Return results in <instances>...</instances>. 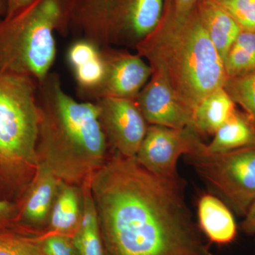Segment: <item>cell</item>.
<instances>
[{"label": "cell", "instance_id": "6da1fadb", "mask_svg": "<svg viewBox=\"0 0 255 255\" xmlns=\"http://www.w3.org/2000/svg\"><path fill=\"white\" fill-rule=\"evenodd\" d=\"M105 255H214L196 226L182 182L116 153L89 179Z\"/></svg>", "mask_w": 255, "mask_h": 255}, {"label": "cell", "instance_id": "7a4b0ae2", "mask_svg": "<svg viewBox=\"0 0 255 255\" xmlns=\"http://www.w3.org/2000/svg\"><path fill=\"white\" fill-rule=\"evenodd\" d=\"M38 102L40 161L61 180L82 184L107 159L98 106L70 97L59 75L52 73L38 84Z\"/></svg>", "mask_w": 255, "mask_h": 255}, {"label": "cell", "instance_id": "3957f363", "mask_svg": "<svg viewBox=\"0 0 255 255\" xmlns=\"http://www.w3.org/2000/svg\"><path fill=\"white\" fill-rule=\"evenodd\" d=\"M152 69L164 74L179 100L194 113L204 97L224 87V63L201 22L197 7L182 21H159L135 46Z\"/></svg>", "mask_w": 255, "mask_h": 255}, {"label": "cell", "instance_id": "277c9868", "mask_svg": "<svg viewBox=\"0 0 255 255\" xmlns=\"http://www.w3.org/2000/svg\"><path fill=\"white\" fill-rule=\"evenodd\" d=\"M40 111L38 82L0 72V199L21 198L36 173Z\"/></svg>", "mask_w": 255, "mask_h": 255}, {"label": "cell", "instance_id": "5b68a950", "mask_svg": "<svg viewBox=\"0 0 255 255\" xmlns=\"http://www.w3.org/2000/svg\"><path fill=\"white\" fill-rule=\"evenodd\" d=\"M75 0H34L16 14L0 18V72L41 83L57 55L55 33H68Z\"/></svg>", "mask_w": 255, "mask_h": 255}, {"label": "cell", "instance_id": "8992f818", "mask_svg": "<svg viewBox=\"0 0 255 255\" xmlns=\"http://www.w3.org/2000/svg\"><path fill=\"white\" fill-rule=\"evenodd\" d=\"M164 0H75L70 28L101 48L133 44L150 35Z\"/></svg>", "mask_w": 255, "mask_h": 255}, {"label": "cell", "instance_id": "52a82bcc", "mask_svg": "<svg viewBox=\"0 0 255 255\" xmlns=\"http://www.w3.org/2000/svg\"><path fill=\"white\" fill-rule=\"evenodd\" d=\"M203 180L236 214L245 216L255 200V145L211 152L203 143L187 155Z\"/></svg>", "mask_w": 255, "mask_h": 255}, {"label": "cell", "instance_id": "ba28073f", "mask_svg": "<svg viewBox=\"0 0 255 255\" xmlns=\"http://www.w3.org/2000/svg\"><path fill=\"white\" fill-rule=\"evenodd\" d=\"M203 142L192 127L172 128L150 125L135 159L151 173L168 180H179L177 162L182 155L200 148Z\"/></svg>", "mask_w": 255, "mask_h": 255}, {"label": "cell", "instance_id": "9c48e42d", "mask_svg": "<svg viewBox=\"0 0 255 255\" xmlns=\"http://www.w3.org/2000/svg\"><path fill=\"white\" fill-rule=\"evenodd\" d=\"M95 102L109 145L123 157H135L149 127L135 99L105 97Z\"/></svg>", "mask_w": 255, "mask_h": 255}, {"label": "cell", "instance_id": "30bf717a", "mask_svg": "<svg viewBox=\"0 0 255 255\" xmlns=\"http://www.w3.org/2000/svg\"><path fill=\"white\" fill-rule=\"evenodd\" d=\"M135 101L150 125L172 128H194L193 112L179 100L165 75L158 70L152 69L150 78Z\"/></svg>", "mask_w": 255, "mask_h": 255}, {"label": "cell", "instance_id": "8fae6325", "mask_svg": "<svg viewBox=\"0 0 255 255\" xmlns=\"http://www.w3.org/2000/svg\"><path fill=\"white\" fill-rule=\"evenodd\" d=\"M106 61L103 83L93 102L105 97L135 99L150 78L152 69L138 54L102 48Z\"/></svg>", "mask_w": 255, "mask_h": 255}, {"label": "cell", "instance_id": "7c38bea8", "mask_svg": "<svg viewBox=\"0 0 255 255\" xmlns=\"http://www.w3.org/2000/svg\"><path fill=\"white\" fill-rule=\"evenodd\" d=\"M60 180L46 163L40 161L33 179L16 202V223L37 227L48 223Z\"/></svg>", "mask_w": 255, "mask_h": 255}, {"label": "cell", "instance_id": "4fadbf2b", "mask_svg": "<svg viewBox=\"0 0 255 255\" xmlns=\"http://www.w3.org/2000/svg\"><path fill=\"white\" fill-rule=\"evenodd\" d=\"M67 58L73 70L79 97L85 102H93L106 74V61L102 48L91 41L81 38L68 48Z\"/></svg>", "mask_w": 255, "mask_h": 255}, {"label": "cell", "instance_id": "5bb4252c", "mask_svg": "<svg viewBox=\"0 0 255 255\" xmlns=\"http://www.w3.org/2000/svg\"><path fill=\"white\" fill-rule=\"evenodd\" d=\"M199 227L212 243L227 245L237 236L236 220L229 206L217 196L204 194L198 202Z\"/></svg>", "mask_w": 255, "mask_h": 255}, {"label": "cell", "instance_id": "9a60e30c", "mask_svg": "<svg viewBox=\"0 0 255 255\" xmlns=\"http://www.w3.org/2000/svg\"><path fill=\"white\" fill-rule=\"evenodd\" d=\"M197 10L210 39L224 63L228 52L243 30L215 0H199Z\"/></svg>", "mask_w": 255, "mask_h": 255}, {"label": "cell", "instance_id": "2e32d148", "mask_svg": "<svg viewBox=\"0 0 255 255\" xmlns=\"http://www.w3.org/2000/svg\"><path fill=\"white\" fill-rule=\"evenodd\" d=\"M82 214V189L76 184L60 180L48 220L50 231L58 234L73 235L79 227Z\"/></svg>", "mask_w": 255, "mask_h": 255}, {"label": "cell", "instance_id": "e0dca14e", "mask_svg": "<svg viewBox=\"0 0 255 255\" xmlns=\"http://www.w3.org/2000/svg\"><path fill=\"white\" fill-rule=\"evenodd\" d=\"M234 102L224 87L204 97L193 113V125L198 133L214 135L236 113Z\"/></svg>", "mask_w": 255, "mask_h": 255}, {"label": "cell", "instance_id": "ac0fdd59", "mask_svg": "<svg viewBox=\"0 0 255 255\" xmlns=\"http://www.w3.org/2000/svg\"><path fill=\"white\" fill-rule=\"evenodd\" d=\"M82 219L73 235L79 255H105L98 215L92 197L89 179L82 183Z\"/></svg>", "mask_w": 255, "mask_h": 255}, {"label": "cell", "instance_id": "d6986e66", "mask_svg": "<svg viewBox=\"0 0 255 255\" xmlns=\"http://www.w3.org/2000/svg\"><path fill=\"white\" fill-rule=\"evenodd\" d=\"M255 145V127L247 116L237 112L215 132L212 141L206 145L211 152H226Z\"/></svg>", "mask_w": 255, "mask_h": 255}, {"label": "cell", "instance_id": "ffe728a7", "mask_svg": "<svg viewBox=\"0 0 255 255\" xmlns=\"http://www.w3.org/2000/svg\"><path fill=\"white\" fill-rule=\"evenodd\" d=\"M228 78L255 73V31H242L224 62Z\"/></svg>", "mask_w": 255, "mask_h": 255}, {"label": "cell", "instance_id": "44dd1931", "mask_svg": "<svg viewBox=\"0 0 255 255\" xmlns=\"http://www.w3.org/2000/svg\"><path fill=\"white\" fill-rule=\"evenodd\" d=\"M233 102L246 111V116L255 127V73L236 78H228L224 85Z\"/></svg>", "mask_w": 255, "mask_h": 255}, {"label": "cell", "instance_id": "7402d4cb", "mask_svg": "<svg viewBox=\"0 0 255 255\" xmlns=\"http://www.w3.org/2000/svg\"><path fill=\"white\" fill-rule=\"evenodd\" d=\"M0 228V255H46L41 242L7 229Z\"/></svg>", "mask_w": 255, "mask_h": 255}, {"label": "cell", "instance_id": "603a6c76", "mask_svg": "<svg viewBox=\"0 0 255 255\" xmlns=\"http://www.w3.org/2000/svg\"><path fill=\"white\" fill-rule=\"evenodd\" d=\"M238 23L243 31H255V0H215Z\"/></svg>", "mask_w": 255, "mask_h": 255}, {"label": "cell", "instance_id": "cb8c5ba5", "mask_svg": "<svg viewBox=\"0 0 255 255\" xmlns=\"http://www.w3.org/2000/svg\"><path fill=\"white\" fill-rule=\"evenodd\" d=\"M199 1V0H164L160 21H178L185 19L196 9Z\"/></svg>", "mask_w": 255, "mask_h": 255}, {"label": "cell", "instance_id": "d4e9b609", "mask_svg": "<svg viewBox=\"0 0 255 255\" xmlns=\"http://www.w3.org/2000/svg\"><path fill=\"white\" fill-rule=\"evenodd\" d=\"M41 243L46 255H79L73 237L68 235L54 233Z\"/></svg>", "mask_w": 255, "mask_h": 255}, {"label": "cell", "instance_id": "484cf974", "mask_svg": "<svg viewBox=\"0 0 255 255\" xmlns=\"http://www.w3.org/2000/svg\"><path fill=\"white\" fill-rule=\"evenodd\" d=\"M18 214V208L16 202L0 199V228L15 224Z\"/></svg>", "mask_w": 255, "mask_h": 255}, {"label": "cell", "instance_id": "4316f807", "mask_svg": "<svg viewBox=\"0 0 255 255\" xmlns=\"http://www.w3.org/2000/svg\"><path fill=\"white\" fill-rule=\"evenodd\" d=\"M245 219L242 223L243 231L248 235H255V200L245 215Z\"/></svg>", "mask_w": 255, "mask_h": 255}, {"label": "cell", "instance_id": "83f0119b", "mask_svg": "<svg viewBox=\"0 0 255 255\" xmlns=\"http://www.w3.org/2000/svg\"><path fill=\"white\" fill-rule=\"evenodd\" d=\"M34 0H7V10L4 17L12 16ZM4 18V17H3Z\"/></svg>", "mask_w": 255, "mask_h": 255}, {"label": "cell", "instance_id": "f1b7e54d", "mask_svg": "<svg viewBox=\"0 0 255 255\" xmlns=\"http://www.w3.org/2000/svg\"><path fill=\"white\" fill-rule=\"evenodd\" d=\"M7 10V0H0V17H4Z\"/></svg>", "mask_w": 255, "mask_h": 255}]
</instances>
